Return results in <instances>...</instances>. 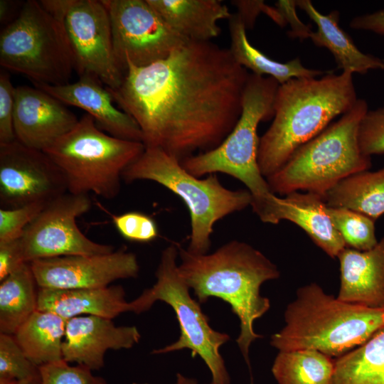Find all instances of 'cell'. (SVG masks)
<instances>
[{
    "label": "cell",
    "instance_id": "obj_5",
    "mask_svg": "<svg viewBox=\"0 0 384 384\" xmlns=\"http://www.w3.org/2000/svg\"><path fill=\"white\" fill-rule=\"evenodd\" d=\"M279 82L272 78L250 73L242 101L241 114L231 132L216 148L181 162L198 178L218 172L230 175L246 187L252 196L253 212L267 223L277 196L262 175L257 161L261 122L274 116Z\"/></svg>",
    "mask_w": 384,
    "mask_h": 384
},
{
    "label": "cell",
    "instance_id": "obj_13",
    "mask_svg": "<svg viewBox=\"0 0 384 384\" xmlns=\"http://www.w3.org/2000/svg\"><path fill=\"white\" fill-rule=\"evenodd\" d=\"M111 24L116 60L146 66L166 58L188 40L171 28L147 0H102Z\"/></svg>",
    "mask_w": 384,
    "mask_h": 384
},
{
    "label": "cell",
    "instance_id": "obj_25",
    "mask_svg": "<svg viewBox=\"0 0 384 384\" xmlns=\"http://www.w3.org/2000/svg\"><path fill=\"white\" fill-rule=\"evenodd\" d=\"M67 320L48 311H36L14 336L27 358L38 366L63 360Z\"/></svg>",
    "mask_w": 384,
    "mask_h": 384
},
{
    "label": "cell",
    "instance_id": "obj_39",
    "mask_svg": "<svg viewBox=\"0 0 384 384\" xmlns=\"http://www.w3.org/2000/svg\"><path fill=\"white\" fill-rule=\"evenodd\" d=\"M19 239L0 242V282L25 263Z\"/></svg>",
    "mask_w": 384,
    "mask_h": 384
},
{
    "label": "cell",
    "instance_id": "obj_8",
    "mask_svg": "<svg viewBox=\"0 0 384 384\" xmlns=\"http://www.w3.org/2000/svg\"><path fill=\"white\" fill-rule=\"evenodd\" d=\"M144 149L142 142L108 134L85 114L71 130L43 151L63 173L69 193L92 192L110 200L120 191L124 169Z\"/></svg>",
    "mask_w": 384,
    "mask_h": 384
},
{
    "label": "cell",
    "instance_id": "obj_32",
    "mask_svg": "<svg viewBox=\"0 0 384 384\" xmlns=\"http://www.w3.org/2000/svg\"><path fill=\"white\" fill-rule=\"evenodd\" d=\"M41 384H108L89 368L70 366L64 360L40 366Z\"/></svg>",
    "mask_w": 384,
    "mask_h": 384
},
{
    "label": "cell",
    "instance_id": "obj_36",
    "mask_svg": "<svg viewBox=\"0 0 384 384\" xmlns=\"http://www.w3.org/2000/svg\"><path fill=\"white\" fill-rule=\"evenodd\" d=\"M15 89L9 74L0 72V145L16 140L14 127Z\"/></svg>",
    "mask_w": 384,
    "mask_h": 384
},
{
    "label": "cell",
    "instance_id": "obj_26",
    "mask_svg": "<svg viewBox=\"0 0 384 384\" xmlns=\"http://www.w3.org/2000/svg\"><path fill=\"white\" fill-rule=\"evenodd\" d=\"M323 199L327 206L348 208L375 221L384 214V167L343 179Z\"/></svg>",
    "mask_w": 384,
    "mask_h": 384
},
{
    "label": "cell",
    "instance_id": "obj_14",
    "mask_svg": "<svg viewBox=\"0 0 384 384\" xmlns=\"http://www.w3.org/2000/svg\"><path fill=\"white\" fill-rule=\"evenodd\" d=\"M66 192L63 173L43 151L16 139L0 145L1 208L48 203Z\"/></svg>",
    "mask_w": 384,
    "mask_h": 384
},
{
    "label": "cell",
    "instance_id": "obj_38",
    "mask_svg": "<svg viewBox=\"0 0 384 384\" xmlns=\"http://www.w3.org/2000/svg\"><path fill=\"white\" fill-rule=\"evenodd\" d=\"M296 1L279 0L275 3V7L282 16L284 22L289 23L291 31L289 36L298 38L300 40L309 38L312 31L310 26L304 24L298 18L296 13Z\"/></svg>",
    "mask_w": 384,
    "mask_h": 384
},
{
    "label": "cell",
    "instance_id": "obj_41",
    "mask_svg": "<svg viewBox=\"0 0 384 384\" xmlns=\"http://www.w3.org/2000/svg\"><path fill=\"white\" fill-rule=\"evenodd\" d=\"M12 4L9 1H0V18L1 22L6 21L10 15L11 9H13Z\"/></svg>",
    "mask_w": 384,
    "mask_h": 384
},
{
    "label": "cell",
    "instance_id": "obj_27",
    "mask_svg": "<svg viewBox=\"0 0 384 384\" xmlns=\"http://www.w3.org/2000/svg\"><path fill=\"white\" fill-rule=\"evenodd\" d=\"M38 287L29 262L0 283V332L14 335L38 310Z\"/></svg>",
    "mask_w": 384,
    "mask_h": 384
},
{
    "label": "cell",
    "instance_id": "obj_3",
    "mask_svg": "<svg viewBox=\"0 0 384 384\" xmlns=\"http://www.w3.org/2000/svg\"><path fill=\"white\" fill-rule=\"evenodd\" d=\"M357 100L349 72L329 71L279 85L272 122L260 138L257 161L262 175L267 178L277 171L298 148L350 110Z\"/></svg>",
    "mask_w": 384,
    "mask_h": 384
},
{
    "label": "cell",
    "instance_id": "obj_19",
    "mask_svg": "<svg viewBox=\"0 0 384 384\" xmlns=\"http://www.w3.org/2000/svg\"><path fill=\"white\" fill-rule=\"evenodd\" d=\"M340 287L337 298L370 308H384V237L372 249L346 247L338 255Z\"/></svg>",
    "mask_w": 384,
    "mask_h": 384
},
{
    "label": "cell",
    "instance_id": "obj_28",
    "mask_svg": "<svg viewBox=\"0 0 384 384\" xmlns=\"http://www.w3.org/2000/svg\"><path fill=\"white\" fill-rule=\"evenodd\" d=\"M332 384H384V328L335 359Z\"/></svg>",
    "mask_w": 384,
    "mask_h": 384
},
{
    "label": "cell",
    "instance_id": "obj_7",
    "mask_svg": "<svg viewBox=\"0 0 384 384\" xmlns=\"http://www.w3.org/2000/svg\"><path fill=\"white\" fill-rule=\"evenodd\" d=\"M122 180H139L161 184L187 206L191 218L190 242L187 250L197 255L210 249L214 225L224 217L251 206L248 190L224 187L215 174L206 178L189 174L181 162L159 148L145 147L142 154L122 173Z\"/></svg>",
    "mask_w": 384,
    "mask_h": 384
},
{
    "label": "cell",
    "instance_id": "obj_30",
    "mask_svg": "<svg viewBox=\"0 0 384 384\" xmlns=\"http://www.w3.org/2000/svg\"><path fill=\"white\" fill-rule=\"evenodd\" d=\"M326 210L346 247L366 251L378 244L374 220L345 208L326 206Z\"/></svg>",
    "mask_w": 384,
    "mask_h": 384
},
{
    "label": "cell",
    "instance_id": "obj_6",
    "mask_svg": "<svg viewBox=\"0 0 384 384\" xmlns=\"http://www.w3.org/2000/svg\"><path fill=\"white\" fill-rule=\"evenodd\" d=\"M368 110L358 99L353 107L316 137L298 148L267 181L273 193L286 196L304 191L322 198L343 179L371 166L360 149V123Z\"/></svg>",
    "mask_w": 384,
    "mask_h": 384
},
{
    "label": "cell",
    "instance_id": "obj_40",
    "mask_svg": "<svg viewBox=\"0 0 384 384\" xmlns=\"http://www.w3.org/2000/svg\"><path fill=\"white\" fill-rule=\"evenodd\" d=\"M350 27L384 36V9L373 13L357 16L351 19Z\"/></svg>",
    "mask_w": 384,
    "mask_h": 384
},
{
    "label": "cell",
    "instance_id": "obj_1",
    "mask_svg": "<svg viewBox=\"0 0 384 384\" xmlns=\"http://www.w3.org/2000/svg\"><path fill=\"white\" fill-rule=\"evenodd\" d=\"M249 75L229 48L188 41L148 65L127 62L120 86L106 87L140 127L146 148L181 162L216 148L231 132Z\"/></svg>",
    "mask_w": 384,
    "mask_h": 384
},
{
    "label": "cell",
    "instance_id": "obj_2",
    "mask_svg": "<svg viewBox=\"0 0 384 384\" xmlns=\"http://www.w3.org/2000/svg\"><path fill=\"white\" fill-rule=\"evenodd\" d=\"M178 254L180 274L198 302L219 298L229 304L238 317L240 332L236 341L250 367V347L262 337L255 331L254 323L270 307L260 287L279 277L277 265L258 250L238 240L227 242L210 254H193L181 247Z\"/></svg>",
    "mask_w": 384,
    "mask_h": 384
},
{
    "label": "cell",
    "instance_id": "obj_15",
    "mask_svg": "<svg viewBox=\"0 0 384 384\" xmlns=\"http://www.w3.org/2000/svg\"><path fill=\"white\" fill-rule=\"evenodd\" d=\"M38 288L78 289L108 287L137 277L136 255L124 250L93 255H72L29 262Z\"/></svg>",
    "mask_w": 384,
    "mask_h": 384
},
{
    "label": "cell",
    "instance_id": "obj_16",
    "mask_svg": "<svg viewBox=\"0 0 384 384\" xmlns=\"http://www.w3.org/2000/svg\"><path fill=\"white\" fill-rule=\"evenodd\" d=\"M63 105L36 87H16L14 118L16 139L32 149H47L79 120Z\"/></svg>",
    "mask_w": 384,
    "mask_h": 384
},
{
    "label": "cell",
    "instance_id": "obj_9",
    "mask_svg": "<svg viewBox=\"0 0 384 384\" xmlns=\"http://www.w3.org/2000/svg\"><path fill=\"white\" fill-rule=\"evenodd\" d=\"M0 65L33 84L69 83L75 64L60 22L40 1H26L1 32Z\"/></svg>",
    "mask_w": 384,
    "mask_h": 384
},
{
    "label": "cell",
    "instance_id": "obj_29",
    "mask_svg": "<svg viewBox=\"0 0 384 384\" xmlns=\"http://www.w3.org/2000/svg\"><path fill=\"white\" fill-rule=\"evenodd\" d=\"M335 359L318 351H279L272 367L278 384H332Z\"/></svg>",
    "mask_w": 384,
    "mask_h": 384
},
{
    "label": "cell",
    "instance_id": "obj_34",
    "mask_svg": "<svg viewBox=\"0 0 384 384\" xmlns=\"http://www.w3.org/2000/svg\"><path fill=\"white\" fill-rule=\"evenodd\" d=\"M112 220L119 234L132 242H150L159 235L156 221L141 212L132 211L112 215Z\"/></svg>",
    "mask_w": 384,
    "mask_h": 384
},
{
    "label": "cell",
    "instance_id": "obj_4",
    "mask_svg": "<svg viewBox=\"0 0 384 384\" xmlns=\"http://www.w3.org/2000/svg\"><path fill=\"white\" fill-rule=\"evenodd\" d=\"M284 321L271 336L270 344L279 351L312 349L336 359L384 328V308L343 302L313 282L298 289Z\"/></svg>",
    "mask_w": 384,
    "mask_h": 384
},
{
    "label": "cell",
    "instance_id": "obj_42",
    "mask_svg": "<svg viewBox=\"0 0 384 384\" xmlns=\"http://www.w3.org/2000/svg\"><path fill=\"white\" fill-rule=\"evenodd\" d=\"M175 384H198V383L194 378H188L181 373H178Z\"/></svg>",
    "mask_w": 384,
    "mask_h": 384
},
{
    "label": "cell",
    "instance_id": "obj_12",
    "mask_svg": "<svg viewBox=\"0 0 384 384\" xmlns=\"http://www.w3.org/2000/svg\"><path fill=\"white\" fill-rule=\"evenodd\" d=\"M91 206L88 195L69 192L48 202L19 239L23 261L113 252V246L90 240L78 226V218Z\"/></svg>",
    "mask_w": 384,
    "mask_h": 384
},
{
    "label": "cell",
    "instance_id": "obj_33",
    "mask_svg": "<svg viewBox=\"0 0 384 384\" xmlns=\"http://www.w3.org/2000/svg\"><path fill=\"white\" fill-rule=\"evenodd\" d=\"M48 203L37 202L0 209V242L18 240Z\"/></svg>",
    "mask_w": 384,
    "mask_h": 384
},
{
    "label": "cell",
    "instance_id": "obj_23",
    "mask_svg": "<svg viewBox=\"0 0 384 384\" xmlns=\"http://www.w3.org/2000/svg\"><path fill=\"white\" fill-rule=\"evenodd\" d=\"M167 24L188 41H212L220 33L218 22L229 19L219 0H147Z\"/></svg>",
    "mask_w": 384,
    "mask_h": 384
},
{
    "label": "cell",
    "instance_id": "obj_20",
    "mask_svg": "<svg viewBox=\"0 0 384 384\" xmlns=\"http://www.w3.org/2000/svg\"><path fill=\"white\" fill-rule=\"evenodd\" d=\"M38 310L51 311L68 320L85 315L114 319L131 311L121 286L98 288H38Z\"/></svg>",
    "mask_w": 384,
    "mask_h": 384
},
{
    "label": "cell",
    "instance_id": "obj_22",
    "mask_svg": "<svg viewBox=\"0 0 384 384\" xmlns=\"http://www.w3.org/2000/svg\"><path fill=\"white\" fill-rule=\"evenodd\" d=\"M316 25L309 38L319 47L326 48L334 56L342 72L364 74L370 69H384V59L361 52L351 36L339 26V12L320 13L309 0L296 1Z\"/></svg>",
    "mask_w": 384,
    "mask_h": 384
},
{
    "label": "cell",
    "instance_id": "obj_10",
    "mask_svg": "<svg viewBox=\"0 0 384 384\" xmlns=\"http://www.w3.org/2000/svg\"><path fill=\"white\" fill-rule=\"evenodd\" d=\"M178 247H166L156 272V282L135 299L130 302L131 311L140 314L149 310L156 301L172 307L178 321V339L152 353H166L184 348L191 351L194 358L198 356L206 364L212 375L210 384H230V378L220 354V347L226 343L228 334L214 330L198 301L190 295L189 287L178 270Z\"/></svg>",
    "mask_w": 384,
    "mask_h": 384
},
{
    "label": "cell",
    "instance_id": "obj_21",
    "mask_svg": "<svg viewBox=\"0 0 384 384\" xmlns=\"http://www.w3.org/2000/svg\"><path fill=\"white\" fill-rule=\"evenodd\" d=\"M286 220L301 228L311 240L332 258L346 247L334 227L321 196L311 193H290L278 197L273 214V224Z\"/></svg>",
    "mask_w": 384,
    "mask_h": 384
},
{
    "label": "cell",
    "instance_id": "obj_24",
    "mask_svg": "<svg viewBox=\"0 0 384 384\" xmlns=\"http://www.w3.org/2000/svg\"><path fill=\"white\" fill-rule=\"evenodd\" d=\"M228 21L229 50L235 60L251 73L272 78L282 85L293 78H316L329 72L307 68L299 58L286 63L270 58L250 43L247 28L238 14H232Z\"/></svg>",
    "mask_w": 384,
    "mask_h": 384
},
{
    "label": "cell",
    "instance_id": "obj_18",
    "mask_svg": "<svg viewBox=\"0 0 384 384\" xmlns=\"http://www.w3.org/2000/svg\"><path fill=\"white\" fill-rule=\"evenodd\" d=\"M62 103L85 111L97 127L114 137L142 142L143 136L136 121L119 110L108 89L97 78L83 75L78 80L60 85L34 84Z\"/></svg>",
    "mask_w": 384,
    "mask_h": 384
},
{
    "label": "cell",
    "instance_id": "obj_37",
    "mask_svg": "<svg viewBox=\"0 0 384 384\" xmlns=\"http://www.w3.org/2000/svg\"><path fill=\"white\" fill-rule=\"evenodd\" d=\"M238 10V14L240 16L247 28H252L257 16L264 13L271 18L276 23L283 27L286 23L276 7H271L263 1H232Z\"/></svg>",
    "mask_w": 384,
    "mask_h": 384
},
{
    "label": "cell",
    "instance_id": "obj_35",
    "mask_svg": "<svg viewBox=\"0 0 384 384\" xmlns=\"http://www.w3.org/2000/svg\"><path fill=\"white\" fill-rule=\"evenodd\" d=\"M358 139L365 155L384 154V106L366 112L360 123Z\"/></svg>",
    "mask_w": 384,
    "mask_h": 384
},
{
    "label": "cell",
    "instance_id": "obj_43",
    "mask_svg": "<svg viewBox=\"0 0 384 384\" xmlns=\"http://www.w3.org/2000/svg\"><path fill=\"white\" fill-rule=\"evenodd\" d=\"M0 384H17L14 383H0Z\"/></svg>",
    "mask_w": 384,
    "mask_h": 384
},
{
    "label": "cell",
    "instance_id": "obj_11",
    "mask_svg": "<svg viewBox=\"0 0 384 384\" xmlns=\"http://www.w3.org/2000/svg\"><path fill=\"white\" fill-rule=\"evenodd\" d=\"M40 1L62 24L79 75H90L108 88H118L124 74L114 56L110 17L102 0Z\"/></svg>",
    "mask_w": 384,
    "mask_h": 384
},
{
    "label": "cell",
    "instance_id": "obj_17",
    "mask_svg": "<svg viewBox=\"0 0 384 384\" xmlns=\"http://www.w3.org/2000/svg\"><path fill=\"white\" fill-rule=\"evenodd\" d=\"M140 338L135 326H117L111 319L101 316H75L66 322L63 360L98 370L105 365L108 350L129 349Z\"/></svg>",
    "mask_w": 384,
    "mask_h": 384
},
{
    "label": "cell",
    "instance_id": "obj_31",
    "mask_svg": "<svg viewBox=\"0 0 384 384\" xmlns=\"http://www.w3.org/2000/svg\"><path fill=\"white\" fill-rule=\"evenodd\" d=\"M0 383L41 384L40 367L27 358L14 335L0 334Z\"/></svg>",
    "mask_w": 384,
    "mask_h": 384
}]
</instances>
